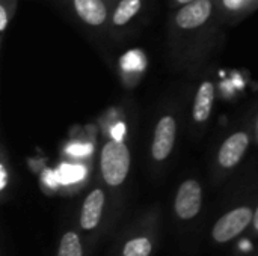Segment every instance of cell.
I'll list each match as a JSON object with an SVG mask.
<instances>
[{
	"label": "cell",
	"instance_id": "6da1fadb",
	"mask_svg": "<svg viewBox=\"0 0 258 256\" xmlns=\"http://www.w3.org/2000/svg\"><path fill=\"white\" fill-rule=\"evenodd\" d=\"M216 9L215 0H195L177 8L172 17V36L183 42L209 24Z\"/></svg>",
	"mask_w": 258,
	"mask_h": 256
},
{
	"label": "cell",
	"instance_id": "7a4b0ae2",
	"mask_svg": "<svg viewBox=\"0 0 258 256\" xmlns=\"http://www.w3.org/2000/svg\"><path fill=\"white\" fill-rule=\"evenodd\" d=\"M132 157L127 145L121 140H109L101 149L100 169L107 186H121L130 170Z\"/></svg>",
	"mask_w": 258,
	"mask_h": 256
},
{
	"label": "cell",
	"instance_id": "3957f363",
	"mask_svg": "<svg viewBox=\"0 0 258 256\" xmlns=\"http://www.w3.org/2000/svg\"><path fill=\"white\" fill-rule=\"evenodd\" d=\"M175 139H177V121L172 115H163L154 127V134L151 142L153 158L156 161L166 160L175 146Z\"/></svg>",
	"mask_w": 258,
	"mask_h": 256
},
{
	"label": "cell",
	"instance_id": "277c9868",
	"mask_svg": "<svg viewBox=\"0 0 258 256\" xmlns=\"http://www.w3.org/2000/svg\"><path fill=\"white\" fill-rule=\"evenodd\" d=\"M252 219L254 214L251 208L246 207L236 208L218 220V223L213 228V238L218 243H227L231 238L237 237L251 223Z\"/></svg>",
	"mask_w": 258,
	"mask_h": 256
},
{
	"label": "cell",
	"instance_id": "5b68a950",
	"mask_svg": "<svg viewBox=\"0 0 258 256\" xmlns=\"http://www.w3.org/2000/svg\"><path fill=\"white\" fill-rule=\"evenodd\" d=\"M249 142H251L249 133L245 130L236 131L231 136H228L222 142V145L218 151V164L222 169L236 167L245 157Z\"/></svg>",
	"mask_w": 258,
	"mask_h": 256
},
{
	"label": "cell",
	"instance_id": "8992f818",
	"mask_svg": "<svg viewBox=\"0 0 258 256\" xmlns=\"http://www.w3.org/2000/svg\"><path fill=\"white\" fill-rule=\"evenodd\" d=\"M203 190L198 181L187 180L184 181L175 196V213L180 219L189 220L194 219L201 208Z\"/></svg>",
	"mask_w": 258,
	"mask_h": 256
},
{
	"label": "cell",
	"instance_id": "52a82bcc",
	"mask_svg": "<svg viewBox=\"0 0 258 256\" xmlns=\"http://www.w3.org/2000/svg\"><path fill=\"white\" fill-rule=\"evenodd\" d=\"M76 15L91 27H101L109 18V8L104 0H71Z\"/></svg>",
	"mask_w": 258,
	"mask_h": 256
},
{
	"label": "cell",
	"instance_id": "ba28073f",
	"mask_svg": "<svg viewBox=\"0 0 258 256\" xmlns=\"http://www.w3.org/2000/svg\"><path fill=\"white\" fill-rule=\"evenodd\" d=\"M215 98H216L215 84L210 80L203 81L195 94V100H194V106H192V121L195 124L204 125L210 119Z\"/></svg>",
	"mask_w": 258,
	"mask_h": 256
},
{
	"label": "cell",
	"instance_id": "9c48e42d",
	"mask_svg": "<svg viewBox=\"0 0 258 256\" xmlns=\"http://www.w3.org/2000/svg\"><path fill=\"white\" fill-rule=\"evenodd\" d=\"M224 21L237 23L258 9V0H215Z\"/></svg>",
	"mask_w": 258,
	"mask_h": 256
},
{
	"label": "cell",
	"instance_id": "30bf717a",
	"mask_svg": "<svg viewBox=\"0 0 258 256\" xmlns=\"http://www.w3.org/2000/svg\"><path fill=\"white\" fill-rule=\"evenodd\" d=\"M103 207H104V193L100 189L91 192L82 207L80 225L83 229H92L100 223Z\"/></svg>",
	"mask_w": 258,
	"mask_h": 256
},
{
	"label": "cell",
	"instance_id": "8fae6325",
	"mask_svg": "<svg viewBox=\"0 0 258 256\" xmlns=\"http://www.w3.org/2000/svg\"><path fill=\"white\" fill-rule=\"evenodd\" d=\"M142 9V0H121L112 12L110 21L115 27L128 24Z\"/></svg>",
	"mask_w": 258,
	"mask_h": 256
},
{
	"label": "cell",
	"instance_id": "7c38bea8",
	"mask_svg": "<svg viewBox=\"0 0 258 256\" xmlns=\"http://www.w3.org/2000/svg\"><path fill=\"white\" fill-rule=\"evenodd\" d=\"M82 244L74 232H68L62 237L57 256H82Z\"/></svg>",
	"mask_w": 258,
	"mask_h": 256
},
{
	"label": "cell",
	"instance_id": "4fadbf2b",
	"mask_svg": "<svg viewBox=\"0 0 258 256\" xmlns=\"http://www.w3.org/2000/svg\"><path fill=\"white\" fill-rule=\"evenodd\" d=\"M151 243L147 238H135L124 247V256H150Z\"/></svg>",
	"mask_w": 258,
	"mask_h": 256
},
{
	"label": "cell",
	"instance_id": "5bb4252c",
	"mask_svg": "<svg viewBox=\"0 0 258 256\" xmlns=\"http://www.w3.org/2000/svg\"><path fill=\"white\" fill-rule=\"evenodd\" d=\"M17 6V0H0V32L5 33V30L9 26V21L14 15Z\"/></svg>",
	"mask_w": 258,
	"mask_h": 256
},
{
	"label": "cell",
	"instance_id": "9a60e30c",
	"mask_svg": "<svg viewBox=\"0 0 258 256\" xmlns=\"http://www.w3.org/2000/svg\"><path fill=\"white\" fill-rule=\"evenodd\" d=\"M83 169L80 167H63V170L60 172V177L59 180L62 183H74V181H79L82 177H83Z\"/></svg>",
	"mask_w": 258,
	"mask_h": 256
},
{
	"label": "cell",
	"instance_id": "2e32d148",
	"mask_svg": "<svg viewBox=\"0 0 258 256\" xmlns=\"http://www.w3.org/2000/svg\"><path fill=\"white\" fill-rule=\"evenodd\" d=\"M8 184V172H6V166L0 164V190H5Z\"/></svg>",
	"mask_w": 258,
	"mask_h": 256
},
{
	"label": "cell",
	"instance_id": "e0dca14e",
	"mask_svg": "<svg viewBox=\"0 0 258 256\" xmlns=\"http://www.w3.org/2000/svg\"><path fill=\"white\" fill-rule=\"evenodd\" d=\"M192 2H195V0H171V8H181V6H184V5H189V3H192Z\"/></svg>",
	"mask_w": 258,
	"mask_h": 256
},
{
	"label": "cell",
	"instance_id": "ac0fdd59",
	"mask_svg": "<svg viewBox=\"0 0 258 256\" xmlns=\"http://www.w3.org/2000/svg\"><path fill=\"white\" fill-rule=\"evenodd\" d=\"M240 247H242L243 250H249V249H251V244H249V241H242V243H240Z\"/></svg>",
	"mask_w": 258,
	"mask_h": 256
},
{
	"label": "cell",
	"instance_id": "d6986e66",
	"mask_svg": "<svg viewBox=\"0 0 258 256\" xmlns=\"http://www.w3.org/2000/svg\"><path fill=\"white\" fill-rule=\"evenodd\" d=\"M254 226H255V229L258 231V208L257 211H255V214H254Z\"/></svg>",
	"mask_w": 258,
	"mask_h": 256
},
{
	"label": "cell",
	"instance_id": "ffe728a7",
	"mask_svg": "<svg viewBox=\"0 0 258 256\" xmlns=\"http://www.w3.org/2000/svg\"><path fill=\"white\" fill-rule=\"evenodd\" d=\"M255 142L258 145V116H257V122H255Z\"/></svg>",
	"mask_w": 258,
	"mask_h": 256
}]
</instances>
